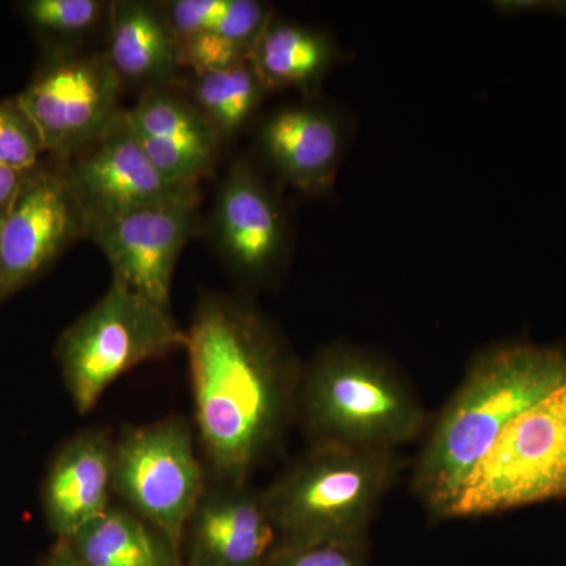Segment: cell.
I'll return each instance as SVG.
<instances>
[{"label": "cell", "mask_w": 566, "mask_h": 566, "mask_svg": "<svg viewBox=\"0 0 566 566\" xmlns=\"http://www.w3.org/2000/svg\"><path fill=\"white\" fill-rule=\"evenodd\" d=\"M185 349L208 475L251 482L296 423L303 363L262 308L223 293L199 297Z\"/></svg>", "instance_id": "6da1fadb"}, {"label": "cell", "mask_w": 566, "mask_h": 566, "mask_svg": "<svg viewBox=\"0 0 566 566\" xmlns=\"http://www.w3.org/2000/svg\"><path fill=\"white\" fill-rule=\"evenodd\" d=\"M566 382V345L497 342L472 357L463 378L428 423L411 490L436 520L517 417Z\"/></svg>", "instance_id": "7a4b0ae2"}, {"label": "cell", "mask_w": 566, "mask_h": 566, "mask_svg": "<svg viewBox=\"0 0 566 566\" xmlns=\"http://www.w3.org/2000/svg\"><path fill=\"white\" fill-rule=\"evenodd\" d=\"M296 423L311 446L397 452L423 438L422 397L392 363L345 342L303 364Z\"/></svg>", "instance_id": "3957f363"}, {"label": "cell", "mask_w": 566, "mask_h": 566, "mask_svg": "<svg viewBox=\"0 0 566 566\" xmlns=\"http://www.w3.org/2000/svg\"><path fill=\"white\" fill-rule=\"evenodd\" d=\"M400 471L397 452L308 447L263 488L277 543L367 542Z\"/></svg>", "instance_id": "277c9868"}, {"label": "cell", "mask_w": 566, "mask_h": 566, "mask_svg": "<svg viewBox=\"0 0 566 566\" xmlns=\"http://www.w3.org/2000/svg\"><path fill=\"white\" fill-rule=\"evenodd\" d=\"M172 312L112 281L107 292L59 337L55 356L74 408L88 415L133 368L185 348Z\"/></svg>", "instance_id": "5b68a950"}, {"label": "cell", "mask_w": 566, "mask_h": 566, "mask_svg": "<svg viewBox=\"0 0 566 566\" xmlns=\"http://www.w3.org/2000/svg\"><path fill=\"white\" fill-rule=\"evenodd\" d=\"M566 499V382L523 412L469 476L446 520Z\"/></svg>", "instance_id": "8992f818"}, {"label": "cell", "mask_w": 566, "mask_h": 566, "mask_svg": "<svg viewBox=\"0 0 566 566\" xmlns=\"http://www.w3.org/2000/svg\"><path fill=\"white\" fill-rule=\"evenodd\" d=\"M210 483L193 423L181 416L128 428L115 441L114 494L161 532L178 554Z\"/></svg>", "instance_id": "52a82bcc"}, {"label": "cell", "mask_w": 566, "mask_h": 566, "mask_svg": "<svg viewBox=\"0 0 566 566\" xmlns=\"http://www.w3.org/2000/svg\"><path fill=\"white\" fill-rule=\"evenodd\" d=\"M123 91L103 51H44L17 98L39 129L48 158L66 161L122 120Z\"/></svg>", "instance_id": "ba28073f"}, {"label": "cell", "mask_w": 566, "mask_h": 566, "mask_svg": "<svg viewBox=\"0 0 566 566\" xmlns=\"http://www.w3.org/2000/svg\"><path fill=\"white\" fill-rule=\"evenodd\" d=\"M203 232L230 273L249 286L274 281L289 259L285 207L249 159L233 163L219 182Z\"/></svg>", "instance_id": "9c48e42d"}, {"label": "cell", "mask_w": 566, "mask_h": 566, "mask_svg": "<svg viewBox=\"0 0 566 566\" xmlns=\"http://www.w3.org/2000/svg\"><path fill=\"white\" fill-rule=\"evenodd\" d=\"M85 233L62 163L44 159L25 174L0 222V301L46 273Z\"/></svg>", "instance_id": "30bf717a"}, {"label": "cell", "mask_w": 566, "mask_h": 566, "mask_svg": "<svg viewBox=\"0 0 566 566\" xmlns=\"http://www.w3.org/2000/svg\"><path fill=\"white\" fill-rule=\"evenodd\" d=\"M62 163L85 230L166 203H200V188L169 180L142 150L123 114L102 139ZM85 233V238H87Z\"/></svg>", "instance_id": "8fae6325"}, {"label": "cell", "mask_w": 566, "mask_h": 566, "mask_svg": "<svg viewBox=\"0 0 566 566\" xmlns=\"http://www.w3.org/2000/svg\"><path fill=\"white\" fill-rule=\"evenodd\" d=\"M200 203H166L95 227L87 240L111 264L112 281L172 312V283L185 245L203 232Z\"/></svg>", "instance_id": "7c38bea8"}, {"label": "cell", "mask_w": 566, "mask_h": 566, "mask_svg": "<svg viewBox=\"0 0 566 566\" xmlns=\"http://www.w3.org/2000/svg\"><path fill=\"white\" fill-rule=\"evenodd\" d=\"M346 144L348 129L342 115L315 102L277 107L256 132L263 163L279 180L308 197L333 191Z\"/></svg>", "instance_id": "4fadbf2b"}, {"label": "cell", "mask_w": 566, "mask_h": 566, "mask_svg": "<svg viewBox=\"0 0 566 566\" xmlns=\"http://www.w3.org/2000/svg\"><path fill=\"white\" fill-rule=\"evenodd\" d=\"M277 542L263 490L210 479L182 546L188 566H264Z\"/></svg>", "instance_id": "5bb4252c"}, {"label": "cell", "mask_w": 566, "mask_h": 566, "mask_svg": "<svg viewBox=\"0 0 566 566\" xmlns=\"http://www.w3.org/2000/svg\"><path fill=\"white\" fill-rule=\"evenodd\" d=\"M125 120L159 172L200 188L218 163L223 142L191 99L172 88L142 92Z\"/></svg>", "instance_id": "9a60e30c"}, {"label": "cell", "mask_w": 566, "mask_h": 566, "mask_svg": "<svg viewBox=\"0 0 566 566\" xmlns=\"http://www.w3.org/2000/svg\"><path fill=\"white\" fill-rule=\"evenodd\" d=\"M115 441L103 430L80 431L55 452L41 502L48 527L69 539L109 509L114 495Z\"/></svg>", "instance_id": "2e32d148"}, {"label": "cell", "mask_w": 566, "mask_h": 566, "mask_svg": "<svg viewBox=\"0 0 566 566\" xmlns=\"http://www.w3.org/2000/svg\"><path fill=\"white\" fill-rule=\"evenodd\" d=\"M104 55L123 87L172 88L182 73L178 40L159 2L115 0Z\"/></svg>", "instance_id": "e0dca14e"}, {"label": "cell", "mask_w": 566, "mask_h": 566, "mask_svg": "<svg viewBox=\"0 0 566 566\" xmlns=\"http://www.w3.org/2000/svg\"><path fill=\"white\" fill-rule=\"evenodd\" d=\"M338 57L340 52L326 33L274 17L249 55L270 93L285 88L314 92Z\"/></svg>", "instance_id": "ac0fdd59"}, {"label": "cell", "mask_w": 566, "mask_h": 566, "mask_svg": "<svg viewBox=\"0 0 566 566\" xmlns=\"http://www.w3.org/2000/svg\"><path fill=\"white\" fill-rule=\"evenodd\" d=\"M69 543L85 566H180L169 539L126 506L111 505Z\"/></svg>", "instance_id": "d6986e66"}, {"label": "cell", "mask_w": 566, "mask_h": 566, "mask_svg": "<svg viewBox=\"0 0 566 566\" xmlns=\"http://www.w3.org/2000/svg\"><path fill=\"white\" fill-rule=\"evenodd\" d=\"M268 93L251 59H245L229 69L192 76L186 96L226 142L252 120Z\"/></svg>", "instance_id": "ffe728a7"}, {"label": "cell", "mask_w": 566, "mask_h": 566, "mask_svg": "<svg viewBox=\"0 0 566 566\" xmlns=\"http://www.w3.org/2000/svg\"><path fill=\"white\" fill-rule=\"evenodd\" d=\"M18 10L44 51H85L99 32L106 33L111 2L106 0H25Z\"/></svg>", "instance_id": "44dd1931"}, {"label": "cell", "mask_w": 566, "mask_h": 566, "mask_svg": "<svg viewBox=\"0 0 566 566\" xmlns=\"http://www.w3.org/2000/svg\"><path fill=\"white\" fill-rule=\"evenodd\" d=\"M46 158L39 129L17 96L0 102V166L25 174Z\"/></svg>", "instance_id": "7402d4cb"}, {"label": "cell", "mask_w": 566, "mask_h": 566, "mask_svg": "<svg viewBox=\"0 0 566 566\" xmlns=\"http://www.w3.org/2000/svg\"><path fill=\"white\" fill-rule=\"evenodd\" d=\"M264 566H367V542L277 543Z\"/></svg>", "instance_id": "603a6c76"}, {"label": "cell", "mask_w": 566, "mask_h": 566, "mask_svg": "<svg viewBox=\"0 0 566 566\" xmlns=\"http://www.w3.org/2000/svg\"><path fill=\"white\" fill-rule=\"evenodd\" d=\"M178 54L182 70H191L192 76H200L245 61L251 51L216 33H200L178 40Z\"/></svg>", "instance_id": "cb8c5ba5"}, {"label": "cell", "mask_w": 566, "mask_h": 566, "mask_svg": "<svg viewBox=\"0 0 566 566\" xmlns=\"http://www.w3.org/2000/svg\"><path fill=\"white\" fill-rule=\"evenodd\" d=\"M159 3L177 40L214 33L232 7V0H169Z\"/></svg>", "instance_id": "d4e9b609"}, {"label": "cell", "mask_w": 566, "mask_h": 566, "mask_svg": "<svg viewBox=\"0 0 566 566\" xmlns=\"http://www.w3.org/2000/svg\"><path fill=\"white\" fill-rule=\"evenodd\" d=\"M493 9L502 14L517 13H554L564 17L566 14V2H535V0H505V2H493Z\"/></svg>", "instance_id": "484cf974"}, {"label": "cell", "mask_w": 566, "mask_h": 566, "mask_svg": "<svg viewBox=\"0 0 566 566\" xmlns=\"http://www.w3.org/2000/svg\"><path fill=\"white\" fill-rule=\"evenodd\" d=\"M25 174L0 166V222L6 218L13 200L17 199Z\"/></svg>", "instance_id": "4316f807"}, {"label": "cell", "mask_w": 566, "mask_h": 566, "mask_svg": "<svg viewBox=\"0 0 566 566\" xmlns=\"http://www.w3.org/2000/svg\"><path fill=\"white\" fill-rule=\"evenodd\" d=\"M41 566H85L71 547L69 539H57L52 547L50 556Z\"/></svg>", "instance_id": "83f0119b"}]
</instances>
